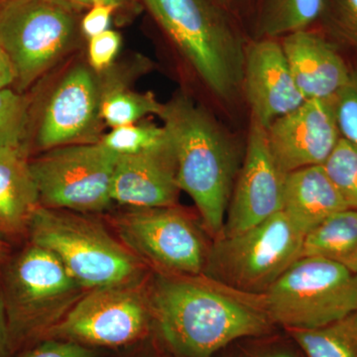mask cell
<instances>
[{"instance_id":"23","label":"cell","mask_w":357,"mask_h":357,"mask_svg":"<svg viewBox=\"0 0 357 357\" xmlns=\"http://www.w3.org/2000/svg\"><path fill=\"white\" fill-rule=\"evenodd\" d=\"M153 93H137L121 84L102 91L100 119L112 128L139 122L148 115H160L163 109Z\"/></svg>"},{"instance_id":"5","label":"cell","mask_w":357,"mask_h":357,"mask_svg":"<svg viewBox=\"0 0 357 357\" xmlns=\"http://www.w3.org/2000/svg\"><path fill=\"white\" fill-rule=\"evenodd\" d=\"M84 290L48 249L31 244L16 256L2 288L13 357L44 340Z\"/></svg>"},{"instance_id":"19","label":"cell","mask_w":357,"mask_h":357,"mask_svg":"<svg viewBox=\"0 0 357 357\" xmlns=\"http://www.w3.org/2000/svg\"><path fill=\"white\" fill-rule=\"evenodd\" d=\"M347 206L323 165L286 174L282 211L305 236Z\"/></svg>"},{"instance_id":"37","label":"cell","mask_w":357,"mask_h":357,"mask_svg":"<svg viewBox=\"0 0 357 357\" xmlns=\"http://www.w3.org/2000/svg\"><path fill=\"white\" fill-rule=\"evenodd\" d=\"M95 1L96 3L112 4V6L119 7L123 6V4L128 3L131 0H95Z\"/></svg>"},{"instance_id":"11","label":"cell","mask_w":357,"mask_h":357,"mask_svg":"<svg viewBox=\"0 0 357 357\" xmlns=\"http://www.w3.org/2000/svg\"><path fill=\"white\" fill-rule=\"evenodd\" d=\"M114 225L124 245L160 273L198 276L206 268L210 250L203 234L174 206L133 208Z\"/></svg>"},{"instance_id":"29","label":"cell","mask_w":357,"mask_h":357,"mask_svg":"<svg viewBox=\"0 0 357 357\" xmlns=\"http://www.w3.org/2000/svg\"><path fill=\"white\" fill-rule=\"evenodd\" d=\"M121 46V37L114 30H107L89 39V61L91 69L102 72L114 63Z\"/></svg>"},{"instance_id":"40","label":"cell","mask_w":357,"mask_h":357,"mask_svg":"<svg viewBox=\"0 0 357 357\" xmlns=\"http://www.w3.org/2000/svg\"></svg>"},{"instance_id":"26","label":"cell","mask_w":357,"mask_h":357,"mask_svg":"<svg viewBox=\"0 0 357 357\" xmlns=\"http://www.w3.org/2000/svg\"><path fill=\"white\" fill-rule=\"evenodd\" d=\"M323 166L347 208L357 211V148L340 138Z\"/></svg>"},{"instance_id":"38","label":"cell","mask_w":357,"mask_h":357,"mask_svg":"<svg viewBox=\"0 0 357 357\" xmlns=\"http://www.w3.org/2000/svg\"><path fill=\"white\" fill-rule=\"evenodd\" d=\"M7 255V244L6 241L0 238V263L3 261Z\"/></svg>"},{"instance_id":"7","label":"cell","mask_w":357,"mask_h":357,"mask_svg":"<svg viewBox=\"0 0 357 357\" xmlns=\"http://www.w3.org/2000/svg\"><path fill=\"white\" fill-rule=\"evenodd\" d=\"M304 238L281 211L236 236L218 237L204 271L222 285L260 296L299 259Z\"/></svg>"},{"instance_id":"39","label":"cell","mask_w":357,"mask_h":357,"mask_svg":"<svg viewBox=\"0 0 357 357\" xmlns=\"http://www.w3.org/2000/svg\"><path fill=\"white\" fill-rule=\"evenodd\" d=\"M2 1H3V0H0V3H1Z\"/></svg>"},{"instance_id":"16","label":"cell","mask_w":357,"mask_h":357,"mask_svg":"<svg viewBox=\"0 0 357 357\" xmlns=\"http://www.w3.org/2000/svg\"><path fill=\"white\" fill-rule=\"evenodd\" d=\"M180 191L168 134L157 146L137 154L119 155L112 177V202L133 208H170L177 203Z\"/></svg>"},{"instance_id":"3","label":"cell","mask_w":357,"mask_h":357,"mask_svg":"<svg viewBox=\"0 0 357 357\" xmlns=\"http://www.w3.org/2000/svg\"><path fill=\"white\" fill-rule=\"evenodd\" d=\"M150 13L213 95L243 91L246 46L213 0H143Z\"/></svg>"},{"instance_id":"28","label":"cell","mask_w":357,"mask_h":357,"mask_svg":"<svg viewBox=\"0 0 357 357\" xmlns=\"http://www.w3.org/2000/svg\"><path fill=\"white\" fill-rule=\"evenodd\" d=\"M14 357H105V351L69 340L45 338Z\"/></svg>"},{"instance_id":"21","label":"cell","mask_w":357,"mask_h":357,"mask_svg":"<svg viewBox=\"0 0 357 357\" xmlns=\"http://www.w3.org/2000/svg\"><path fill=\"white\" fill-rule=\"evenodd\" d=\"M307 357H357V312L312 330L288 331Z\"/></svg>"},{"instance_id":"4","label":"cell","mask_w":357,"mask_h":357,"mask_svg":"<svg viewBox=\"0 0 357 357\" xmlns=\"http://www.w3.org/2000/svg\"><path fill=\"white\" fill-rule=\"evenodd\" d=\"M28 236L31 244L57 256L84 290L138 285L142 278L137 256L102 225L75 211L40 206Z\"/></svg>"},{"instance_id":"10","label":"cell","mask_w":357,"mask_h":357,"mask_svg":"<svg viewBox=\"0 0 357 357\" xmlns=\"http://www.w3.org/2000/svg\"><path fill=\"white\" fill-rule=\"evenodd\" d=\"M152 333L147 295L138 285H129L89 290L45 338L69 340L102 351H121Z\"/></svg>"},{"instance_id":"2","label":"cell","mask_w":357,"mask_h":357,"mask_svg":"<svg viewBox=\"0 0 357 357\" xmlns=\"http://www.w3.org/2000/svg\"><path fill=\"white\" fill-rule=\"evenodd\" d=\"M159 117L173 145L178 188L191 197L208 231L220 236L236 172L229 136L185 96L165 103Z\"/></svg>"},{"instance_id":"13","label":"cell","mask_w":357,"mask_h":357,"mask_svg":"<svg viewBox=\"0 0 357 357\" xmlns=\"http://www.w3.org/2000/svg\"><path fill=\"white\" fill-rule=\"evenodd\" d=\"M270 152L284 174L324 165L340 142L333 98L307 100L266 128Z\"/></svg>"},{"instance_id":"34","label":"cell","mask_w":357,"mask_h":357,"mask_svg":"<svg viewBox=\"0 0 357 357\" xmlns=\"http://www.w3.org/2000/svg\"><path fill=\"white\" fill-rule=\"evenodd\" d=\"M15 79V72H14L13 63L0 46V89L14 86Z\"/></svg>"},{"instance_id":"17","label":"cell","mask_w":357,"mask_h":357,"mask_svg":"<svg viewBox=\"0 0 357 357\" xmlns=\"http://www.w3.org/2000/svg\"><path fill=\"white\" fill-rule=\"evenodd\" d=\"M291 74L305 100L335 98L351 70L332 43L304 29L286 35L281 43Z\"/></svg>"},{"instance_id":"8","label":"cell","mask_w":357,"mask_h":357,"mask_svg":"<svg viewBox=\"0 0 357 357\" xmlns=\"http://www.w3.org/2000/svg\"><path fill=\"white\" fill-rule=\"evenodd\" d=\"M77 31L73 7L58 0H3L0 3V46L22 93L69 50Z\"/></svg>"},{"instance_id":"20","label":"cell","mask_w":357,"mask_h":357,"mask_svg":"<svg viewBox=\"0 0 357 357\" xmlns=\"http://www.w3.org/2000/svg\"><path fill=\"white\" fill-rule=\"evenodd\" d=\"M302 256L325 258L357 273V211H338L307 232Z\"/></svg>"},{"instance_id":"32","label":"cell","mask_w":357,"mask_h":357,"mask_svg":"<svg viewBox=\"0 0 357 357\" xmlns=\"http://www.w3.org/2000/svg\"><path fill=\"white\" fill-rule=\"evenodd\" d=\"M121 351H126L128 354L124 357H177L160 342L154 333L139 344Z\"/></svg>"},{"instance_id":"35","label":"cell","mask_w":357,"mask_h":357,"mask_svg":"<svg viewBox=\"0 0 357 357\" xmlns=\"http://www.w3.org/2000/svg\"><path fill=\"white\" fill-rule=\"evenodd\" d=\"M248 357H299L294 354L290 349H283V347H275V349H268L266 351L256 352Z\"/></svg>"},{"instance_id":"18","label":"cell","mask_w":357,"mask_h":357,"mask_svg":"<svg viewBox=\"0 0 357 357\" xmlns=\"http://www.w3.org/2000/svg\"><path fill=\"white\" fill-rule=\"evenodd\" d=\"M41 206L24 146L0 148V238L28 234Z\"/></svg>"},{"instance_id":"27","label":"cell","mask_w":357,"mask_h":357,"mask_svg":"<svg viewBox=\"0 0 357 357\" xmlns=\"http://www.w3.org/2000/svg\"><path fill=\"white\" fill-rule=\"evenodd\" d=\"M340 135L357 148V69L333 98Z\"/></svg>"},{"instance_id":"31","label":"cell","mask_w":357,"mask_h":357,"mask_svg":"<svg viewBox=\"0 0 357 357\" xmlns=\"http://www.w3.org/2000/svg\"><path fill=\"white\" fill-rule=\"evenodd\" d=\"M116 8L112 4H93L82 20L81 29L84 36L91 39L109 30L110 20Z\"/></svg>"},{"instance_id":"12","label":"cell","mask_w":357,"mask_h":357,"mask_svg":"<svg viewBox=\"0 0 357 357\" xmlns=\"http://www.w3.org/2000/svg\"><path fill=\"white\" fill-rule=\"evenodd\" d=\"M285 176L270 152L266 129L252 119L245 159L220 236H236L281 211Z\"/></svg>"},{"instance_id":"36","label":"cell","mask_w":357,"mask_h":357,"mask_svg":"<svg viewBox=\"0 0 357 357\" xmlns=\"http://www.w3.org/2000/svg\"><path fill=\"white\" fill-rule=\"evenodd\" d=\"M70 7H91L96 3L95 0H58Z\"/></svg>"},{"instance_id":"24","label":"cell","mask_w":357,"mask_h":357,"mask_svg":"<svg viewBox=\"0 0 357 357\" xmlns=\"http://www.w3.org/2000/svg\"><path fill=\"white\" fill-rule=\"evenodd\" d=\"M30 102L11 88L0 89V148L24 146Z\"/></svg>"},{"instance_id":"33","label":"cell","mask_w":357,"mask_h":357,"mask_svg":"<svg viewBox=\"0 0 357 357\" xmlns=\"http://www.w3.org/2000/svg\"><path fill=\"white\" fill-rule=\"evenodd\" d=\"M0 357H13L9 337L6 305L2 289H0Z\"/></svg>"},{"instance_id":"1","label":"cell","mask_w":357,"mask_h":357,"mask_svg":"<svg viewBox=\"0 0 357 357\" xmlns=\"http://www.w3.org/2000/svg\"><path fill=\"white\" fill-rule=\"evenodd\" d=\"M198 276L160 273L147 296L153 333L174 356L215 357L238 340L271 335L261 296Z\"/></svg>"},{"instance_id":"9","label":"cell","mask_w":357,"mask_h":357,"mask_svg":"<svg viewBox=\"0 0 357 357\" xmlns=\"http://www.w3.org/2000/svg\"><path fill=\"white\" fill-rule=\"evenodd\" d=\"M119 156L102 142L47 150L30 161L41 206L83 213L107 210L114 203L112 177Z\"/></svg>"},{"instance_id":"6","label":"cell","mask_w":357,"mask_h":357,"mask_svg":"<svg viewBox=\"0 0 357 357\" xmlns=\"http://www.w3.org/2000/svg\"><path fill=\"white\" fill-rule=\"evenodd\" d=\"M260 296L274 326L312 330L357 312V273L325 258L302 256Z\"/></svg>"},{"instance_id":"25","label":"cell","mask_w":357,"mask_h":357,"mask_svg":"<svg viewBox=\"0 0 357 357\" xmlns=\"http://www.w3.org/2000/svg\"><path fill=\"white\" fill-rule=\"evenodd\" d=\"M167 133L164 126L153 122H136L112 128L100 142L119 155L140 153L163 142Z\"/></svg>"},{"instance_id":"15","label":"cell","mask_w":357,"mask_h":357,"mask_svg":"<svg viewBox=\"0 0 357 357\" xmlns=\"http://www.w3.org/2000/svg\"><path fill=\"white\" fill-rule=\"evenodd\" d=\"M102 89L95 75L84 66L70 70L45 107L36 143L41 149L76 144L100 119Z\"/></svg>"},{"instance_id":"22","label":"cell","mask_w":357,"mask_h":357,"mask_svg":"<svg viewBox=\"0 0 357 357\" xmlns=\"http://www.w3.org/2000/svg\"><path fill=\"white\" fill-rule=\"evenodd\" d=\"M325 0H264L258 31L263 38H276L307 29L321 15Z\"/></svg>"},{"instance_id":"30","label":"cell","mask_w":357,"mask_h":357,"mask_svg":"<svg viewBox=\"0 0 357 357\" xmlns=\"http://www.w3.org/2000/svg\"><path fill=\"white\" fill-rule=\"evenodd\" d=\"M332 18L338 34L357 50V0H332Z\"/></svg>"},{"instance_id":"14","label":"cell","mask_w":357,"mask_h":357,"mask_svg":"<svg viewBox=\"0 0 357 357\" xmlns=\"http://www.w3.org/2000/svg\"><path fill=\"white\" fill-rule=\"evenodd\" d=\"M243 91L252 119L265 129L306 100L294 81L282 45L273 38L246 47Z\"/></svg>"}]
</instances>
